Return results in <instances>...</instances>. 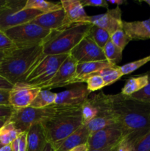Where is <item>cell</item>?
I'll list each match as a JSON object with an SVG mask.
<instances>
[{
  "label": "cell",
  "mask_w": 150,
  "mask_h": 151,
  "mask_svg": "<svg viewBox=\"0 0 150 151\" xmlns=\"http://www.w3.org/2000/svg\"><path fill=\"white\" fill-rule=\"evenodd\" d=\"M76 65L77 63L69 55L67 58L57 69L53 78L47 83L41 86V89H51L72 84L76 76Z\"/></svg>",
  "instance_id": "obj_11"
},
{
  "label": "cell",
  "mask_w": 150,
  "mask_h": 151,
  "mask_svg": "<svg viewBox=\"0 0 150 151\" xmlns=\"http://www.w3.org/2000/svg\"><path fill=\"white\" fill-rule=\"evenodd\" d=\"M91 75H98L102 77L104 83H105L106 86L114 83L116 81H117L122 76H124L123 74L119 69V66H116L115 67L105 68V69H101V70L95 72L94 74H91Z\"/></svg>",
  "instance_id": "obj_27"
},
{
  "label": "cell",
  "mask_w": 150,
  "mask_h": 151,
  "mask_svg": "<svg viewBox=\"0 0 150 151\" xmlns=\"http://www.w3.org/2000/svg\"><path fill=\"white\" fill-rule=\"evenodd\" d=\"M69 54L44 55L32 67L25 81L21 83L41 88L49 82Z\"/></svg>",
  "instance_id": "obj_7"
},
{
  "label": "cell",
  "mask_w": 150,
  "mask_h": 151,
  "mask_svg": "<svg viewBox=\"0 0 150 151\" xmlns=\"http://www.w3.org/2000/svg\"><path fill=\"white\" fill-rule=\"evenodd\" d=\"M17 47L16 44L6 35L5 32L0 30V52H7Z\"/></svg>",
  "instance_id": "obj_35"
},
{
  "label": "cell",
  "mask_w": 150,
  "mask_h": 151,
  "mask_svg": "<svg viewBox=\"0 0 150 151\" xmlns=\"http://www.w3.org/2000/svg\"><path fill=\"white\" fill-rule=\"evenodd\" d=\"M6 1H7V0H0V10H1V9L4 7V4H6Z\"/></svg>",
  "instance_id": "obj_46"
},
{
  "label": "cell",
  "mask_w": 150,
  "mask_h": 151,
  "mask_svg": "<svg viewBox=\"0 0 150 151\" xmlns=\"http://www.w3.org/2000/svg\"><path fill=\"white\" fill-rule=\"evenodd\" d=\"M149 75H144L128 79L121 88V94L130 97L133 94L139 91L148 85L149 83Z\"/></svg>",
  "instance_id": "obj_21"
},
{
  "label": "cell",
  "mask_w": 150,
  "mask_h": 151,
  "mask_svg": "<svg viewBox=\"0 0 150 151\" xmlns=\"http://www.w3.org/2000/svg\"><path fill=\"white\" fill-rule=\"evenodd\" d=\"M31 22L51 31L60 30L72 25L68 21L63 8L55 11L43 13Z\"/></svg>",
  "instance_id": "obj_15"
},
{
  "label": "cell",
  "mask_w": 150,
  "mask_h": 151,
  "mask_svg": "<svg viewBox=\"0 0 150 151\" xmlns=\"http://www.w3.org/2000/svg\"><path fill=\"white\" fill-rule=\"evenodd\" d=\"M15 111L16 109L11 105H0V119L7 122Z\"/></svg>",
  "instance_id": "obj_37"
},
{
  "label": "cell",
  "mask_w": 150,
  "mask_h": 151,
  "mask_svg": "<svg viewBox=\"0 0 150 151\" xmlns=\"http://www.w3.org/2000/svg\"><path fill=\"white\" fill-rule=\"evenodd\" d=\"M48 142L41 123L30 127L27 131L26 151H43Z\"/></svg>",
  "instance_id": "obj_19"
},
{
  "label": "cell",
  "mask_w": 150,
  "mask_h": 151,
  "mask_svg": "<svg viewBox=\"0 0 150 151\" xmlns=\"http://www.w3.org/2000/svg\"><path fill=\"white\" fill-rule=\"evenodd\" d=\"M21 133L12 122L7 121L0 129V143L3 146L10 145Z\"/></svg>",
  "instance_id": "obj_24"
},
{
  "label": "cell",
  "mask_w": 150,
  "mask_h": 151,
  "mask_svg": "<svg viewBox=\"0 0 150 151\" xmlns=\"http://www.w3.org/2000/svg\"><path fill=\"white\" fill-rule=\"evenodd\" d=\"M1 147H3V145H1V143H0V148H1Z\"/></svg>",
  "instance_id": "obj_50"
},
{
  "label": "cell",
  "mask_w": 150,
  "mask_h": 151,
  "mask_svg": "<svg viewBox=\"0 0 150 151\" xmlns=\"http://www.w3.org/2000/svg\"><path fill=\"white\" fill-rule=\"evenodd\" d=\"M48 142L54 145L84 125L80 107H66L53 117L41 122Z\"/></svg>",
  "instance_id": "obj_4"
},
{
  "label": "cell",
  "mask_w": 150,
  "mask_h": 151,
  "mask_svg": "<svg viewBox=\"0 0 150 151\" xmlns=\"http://www.w3.org/2000/svg\"><path fill=\"white\" fill-rule=\"evenodd\" d=\"M10 91L0 90V105H10L9 103Z\"/></svg>",
  "instance_id": "obj_40"
},
{
  "label": "cell",
  "mask_w": 150,
  "mask_h": 151,
  "mask_svg": "<svg viewBox=\"0 0 150 151\" xmlns=\"http://www.w3.org/2000/svg\"><path fill=\"white\" fill-rule=\"evenodd\" d=\"M69 151H89V148H88V144L86 143V144H82L76 146Z\"/></svg>",
  "instance_id": "obj_41"
},
{
  "label": "cell",
  "mask_w": 150,
  "mask_h": 151,
  "mask_svg": "<svg viewBox=\"0 0 150 151\" xmlns=\"http://www.w3.org/2000/svg\"><path fill=\"white\" fill-rule=\"evenodd\" d=\"M14 85L9 82L7 79L0 75V90H7L10 91L13 88Z\"/></svg>",
  "instance_id": "obj_39"
},
{
  "label": "cell",
  "mask_w": 150,
  "mask_h": 151,
  "mask_svg": "<svg viewBox=\"0 0 150 151\" xmlns=\"http://www.w3.org/2000/svg\"><path fill=\"white\" fill-rule=\"evenodd\" d=\"M26 0H7L0 10V30L6 31L10 28L29 23L43 14L34 9H24Z\"/></svg>",
  "instance_id": "obj_6"
},
{
  "label": "cell",
  "mask_w": 150,
  "mask_h": 151,
  "mask_svg": "<svg viewBox=\"0 0 150 151\" xmlns=\"http://www.w3.org/2000/svg\"><path fill=\"white\" fill-rule=\"evenodd\" d=\"M66 107L52 105L44 109H35L32 107L16 109L13 114L9 119L17 129L21 132H27L28 130L35 124L41 123L44 121L53 117L57 114L64 110Z\"/></svg>",
  "instance_id": "obj_5"
},
{
  "label": "cell",
  "mask_w": 150,
  "mask_h": 151,
  "mask_svg": "<svg viewBox=\"0 0 150 151\" xmlns=\"http://www.w3.org/2000/svg\"><path fill=\"white\" fill-rule=\"evenodd\" d=\"M115 66H116L111 64L107 60L77 63L76 69V76L72 82V84L79 83L81 80L83 79L85 77L99 72L101 69L109 67H115Z\"/></svg>",
  "instance_id": "obj_20"
},
{
  "label": "cell",
  "mask_w": 150,
  "mask_h": 151,
  "mask_svg": "<svg viewBox=\"0 0 150 151\" xmlns=\"http://www.w3.org/2000/svg\"><path fill=\"white\" fill-rule=\"evenodd\" d=\"M57 93L51 92L49 90L41 89L36 96L29 107L35 109H44L54 104Z\"/></svg>",
  "instance_id": "obj_23"
},
{
  "label": "cell",
  "mask_w": 150,
  "mask_h": 151,
  "mask_svg": "<svg viewBox=\"0 0 150 151\" xmlns=\"http://www.w3.org/2000/svg\"><path fill=\"white\" fill-rule=\"evenodd\" d=\"M124 138L123 128L116 123L90 134L87 144L89 150H101L116 147Z\"/></svg>",
  "instance_id": "obj_9"
},
{
  "label": "cell",
  "mask_w": 150,
  "mask_h": 151,
  "mask_svg": "<svg viewBox=\"0 0 150 151\" xmlns=\"http://www.w3.org/2000/svg\"><path fill=\"white\" fill-rule=\"evenodd\" d=\"M6 122H7L6 121L2 120V119H0V129H1L3 126H4V124H5Z\"/></svg>",
  "instance_id": "obj_48"
},
{
  "label": "cell",
  "mask_w": 150,
  "mask_h": 151,
  "mask_svg": "<svg viewBox=\"0 0 150 151\" xmlns=\"http://www.w3.org/2000/svg\"><path fill=\"white\" fill-rule=\"evenodd\" d=\"M90 133L88 128L83 125L76 131L62 141L53 145L56 151H69L74 147L82 144H86L89 138Z\"/></svg>",
  "instance_id": "obj_17"
},
{
  "label": "cell",
  "mask_w": 150,
  "mask_h": 151,
  "mask_svg": "<svg viewBox=\"0 0 150 151\" xmlns=\"http://www.w3.org/2000/svg\"><path fill=\"white\" fill-rule=\"evenodd\" d=\"M69 55L77 63L107 60L103 50L91 37L86 35L73 50Z\"/></svg>",
  "instance_id": "obj_10"
},
{
  "label": "cell",
  "mask_w": 150,
  "mask_h": 151,
  "mask_svg": "<svg viewBox=\"0 0 150 151\" xmlns=\"http://www.w3.org/2000/svg\"><path fill=\"white\" fill-rule=\"evenodd\" d=\"M91 94L84 83H75L71 88L56 94L54 105L70 107H80Z\"/></svg>",
  "instance_id": "obj_12"
},
{
  "label": "cell",
  "mask_w": 150,
  "mask_h": 151,
  "mask_svg": "<svg viewBox=\"0 0 150 151\" xmlns=\"http://www.w3.org/2000/svg\"><path fill=\"white\" fill-rule=\"evenodd\" d=\"M41 90L35 87L17 83L10 91L9 103L15 109L29 107Z\"/></svg>",
  "instance_id": "obj_14"
},
{
  "label": "cell",
  "mask_w": 150,
  "mask_h": 151,
  "mask_svg": "<svg viewBox=\"0 0 150 151\" xmlns=\"http://www.w3.org/2000/svg\"><path fill=\"white\" fill-rule=\"evenodd\" d=\"M4 55H5V52H0V63L2 61L3 58H4Z\"/></svg>",
  "instance_id": "obj_47"
},
{
  "label": "cell",
  "mask_w": 150,
  "mask_h": 151,
  "mask_svg": "<svg viewBox=\"0 0 150 151\" xmlns=\"http://www.w3.org/2000/svg\"><path fill=\"white\" fill-rule=\"evenodd\" d=\"M110 41L119 49L124 51L125 47L132 40L122 29L116 31L110 35Z\"/></svg>",
  "instance_id": "obj_31"
},
{
  "label": "cell",
  "mask_w": 150,
  "mask_h": 151,
  "mask_svg": "<svg viewBox=\"0 0 150 151\" xmlns=\"http://www.w3.org/2000/svg\"><path fill=\"white\" fill-rule=\"evenodd\" d=\"M123 30L132 41L150 39V18L144 21H123Z\"/></svg>",
  "instance_id": "obj_18"
},
{
  "label": "cell",
  "mask_w": 150,
  "mask_h": 151,
  "mask_svg": "<svg viewBox=\"0 0 150 151\" xmlns=\"http://www.w3.org/2000/svg\"><path fill=\"white\" fill-rule=\"evenodd\" d=\"M107 3L116 4L117 6H120L121 4H126V1H125V0H107Z\"/></svg>",
  "instance_id": "obj_42"
},
{
  "label": "cell",
  "mask_w": 150,
  "mask_h": 151,
  "mask_svg": "<svg viewBox=\"0 0 150 151\" xmlns=\"http://www.w3.org/2000/svg\"><path fill=\"white\" fill-rule=\"evenodd\" d=\"M103 52L107 61L114 66H118L123 57V51L116 47L110 39L103 48Z\"/></svg>",
  "instance_id": "obj_25"
},
{
  "label": "cell",
  "mask_w": 150,
  "mask_h": 151,
  "mask_svg": "<svg viewBox=\"0 0 150 151\" xmlns=\"http://www.w3.org/2000/svg\"><path fill=\"white\" fill-rule=\"evenodd\" d=\"M122 11L120 7L117 6L116 8L107 10L105 13L96 16H90L89 23L96 25L106 31L111 35L116 31L123 29Z\"/></svg>",
  "instance_id": "obj_13"
},
{
  "label": "cell",
  "mask_w": 150,
  "mask_h": 151,
  "mask_svg": "<svg viewBox=\"0 0 150 151\" xmlns=\"http://www.w3.org/2000/svg\"><path fill=\"white\" fill-rule=\"evenodd\" d=\"M130 97L135 100H138V101L150 104V76L149 83L148 85L141 90H140L139 91L131 95Z\"/></svg>",
  "instance_id": "obj_36"
},
{
  "label": "cell",
  "mask_w": 150,
  "mask_h": 151,
  "mask_svg": "<svg viewBox=\"0 0 150 151\" xmlns=\"http://www.w3.org/2000/svg\"><path fill=\"white\" fill-rule=\"evenodd\" d=\"M92 24H72L60 30L51 31L42 44L44 55L69 54L86 35Z\"/></svg>",
  "instance_id": "obj_3"
},
{
  "label": "cell",
  "mask_w": 150,
  "mask_h": 151,
  "mask_svg": "<svg viewBox=\"0 0 150 151\" xmlns=\"http://www.w3.org/2000/svg\"><path fill=\"white\" fill-rule=\"evenodd\" d=\"M83 7H105L108 10V3L106 0H80Z\"/></svg>",
  "instance_id": "obj_38"
},
{
  "label": "cell",
  "mask_w": 150,
  "mask_h": 151,
  "mask_svg": "<svg viewBox=\"0 0 150 151\" xmlns=\"http://www.w3.org/2000/svg\"><path fill=\"white\" fill-rule=\"evenodd\" d=\"M149 61L150 55H149L147 57L139 59L138 60H135V61L130 62V63H126V64L123 65V66H119V69L121 72V73L123 74V75H128V74L132 73L134 71L138 69L141 66H144V65L146 64Z\"/></svg>",
  "instance_id": "obj_32"
},
{
  "label": "cell",
  "mask_w": 150,
  "mask_h": 151,
  "mask_svg": "<svg viewBox=\"0 0 150 151\" xmlns=\"http://www.w3.org/2000/svg\"><path fill=\"white\" fill-rule=\"evenodd\" d=\"M4 32L18 47H21L42 44L51 30L29 22L10 28Z\"/></svg>",
  "instance_id": "obj_8"
},
{
  "label": "cell",
  "mask_w": 150,
  "mask_h": 151,
  "mask_svg": "<svg viewBox=\"0 0 150 151\" xmlns=\"http://www.w3.org/2000/svg\"><path fill=\"white\" fill-rule=\"evenodd\" d=\"M0 151H11V147H10V145H5L3 146L0 148Z\"/></svg>",
  "instance_id": "obj_44"
},
{
  "label": "cell",
  "mask_w": 150,
  "mask_h": 151,
  "mask_svg": "<svg viewBox=\"0 0 150 151\" xmlns=\"http://www.w3.org/2000/svg\"><path fill=\"white\" fill-rule=\"evenodd\" d=\"M43 151H56V150L52 144H51L50 142H47Z\"/></svg>",
  "instance_id": "obj_43"
},
{
  "label": "cell",
  "mask_w": 150,
  "mask_h": 151,
  "mask_svg": "<svg viewBox=\"0 0 150 151\" xmlns=\"http://www.w3.org/2000/svg\"><path fill=\"white\" fill-rule=\"evenodd\" d=\"M27 132H23L10 144L11 151H26Z\"/></svg>",
  "instance_id": "obj_34"
},
{
  "label": "cell",
  "mask_w": 150,
  "mask_h": 151,
  "mask_svg": "<svg viewBox=\"0 0 150 151\" xmlns=\"http://www.w3.org/2000/svg\"><path fill=\"white\" fill-rule=\"evenodd\" d=\"M86 83L87 88L91 93L101 90V88L106 86L102 77L98 75H91L86 76L81 80L79 83Z\"/></svg>",
  "instance_id": "obj_30"
},
{
  "label": "cell",
  "mask_w": 150,
  "mask_h": 151,
  "mask_svg": "<svg viewBox=\"0 0 150 151\" xmlns=\"http://www.w3.org/2000/svg\"><path fill=\"white\" fill-rule=\"evenodd\" d=\"M110 101L117 122L124 132V141L129 145L150 130V104L121 94H110Z\"/></svg>",
  "instance_id": "obj_1"
},
{
  "label": "cell",
  "mask_w": 150,
  "mask_h": 151,
  "mask_svg": "<svg viewBox=\"0 0 150 151\" xmlns=\"http://www.w3.org/2000/svg\"><path fill=\"white\" fill-rule=\"evenodd\" d=\"M119 146V145H118ZM118 146L114 147H111V148H107V149H104V150H89V151H116L117 150Z\"/></svg>",
  "instance_id": "obj_45"
},
{
  "label": "cell",
  "mask_w": 150,
  "mask_h": 151,
  "mask_svg": "<svg viewBox=\"0 0 150 151\" xmlns=\"http://www.w3.org/2000/svg\"><path fill=\"white\" fill-rule=\"evenodd\" d=\"M88 35L102 50L110 39V35L107 31L94 24L91 26Z\"/></svg>",
  "instance_id": "obj_26"
},
{
  "label": "cell",
  "mask_w": 150,
  "mask_h": 151,
  "mask_svg": "<svg viewBox=\"0 0 150 151\" xmlns=\"http://www.w3.org/2000/svg\"><path fill=\"white\" fill-rule=\"evenodd\" d=\"M81 112L84 125H86L90 121L96 117L98 114L96 107L91 98H88V100L81 106Z\"/></svg>",
  "instance_id": "obj_29"
},
{
  "label": "cell",
  "mask_w": 150,
  "mask_h": 151,
  "mask_svg": "<svg viewBox=\"0 0 150 151\" xmlns=\"http://www.w3.org/2000/svg\"><path fill=\"white\" fill-rule=\"evenodd\" d=\"M43 56L42 44L17 47L7 52L0 63V75L13 85L23 83Z\"/></svg>",
  "instance_id": "obj_2"
},
{
  "label": "cell",
  "mask_w": 150,
  "mask_h": 151,
  "mask_svg": "<svg viewBox=\"0 0 150 151\" xmlns=\"http://www.w3.org/2000/svg\"><path fill=\"white\" fill-rule=\"evenodd\" d=\"M63 8L60 1L51 2V1H44V0H26V4L24 9H34L39 10L43 13L55 11Z\"/></svg>",
  "instance_id": "obj_22"
},
{
  "label": "cell",
  "mask_w": 150,
  "mask_h": 151,
  "mask_svg": "<svg viewBox=\"0 0 150 151\" xmlns=\"http://www.w3.org/2000/svg\"><path fill=\"white\" fill-rule=\"evenodd\" d=\"M60 2L71 24H90V16L85 13L80 0H62Z\"/></svg>",
  "instance_id": "obj_16"
},
{
  "label": "cell",
  "mask_w": 150,
  "mask_h": 151,
  "mask_svg": "<svg viewBox=\"0 0 150 151\" xmlns=\"http://www.w3.org/2000/svg\"><path fill=\"white\" fill-rule=\"evenodd\" d=\"M144 2H145V3H146L147 4H148L149 6H150V0H144Z\"/></svg>",
  "instance_id": "obj_49"
},
{
  "label": "cell",
  "mask_w": 150,
  "mask_h": 151,
  "mask_svg": "<svg viewBox=\"0 0 150 151\" xmlns=\"http://www.w3.org/2000/svg\"><path fill=\"white\" fill-rule=\"evenodd\" d=\"M131 151H150V130L131 145Z\"/></svg>",
  "instance_id": "obj_33"
},
{
  "label": "cell",
  "mask_w": 150,
  "mask_h": 151,
  "mask_svg": "<svg viewBox=\"0 0 150 151\" xmlns=\"http://www.w3.org/2000/svg\"><path fill=\"white\" fill-rule=\"evenodd\" d=\"M116 123L118 122L114 119L105 117H96L87 123L85 126L88 128L90 134H91Z\"/></svg>",
  "instance_id": "obj_28"
}]
</instances>
